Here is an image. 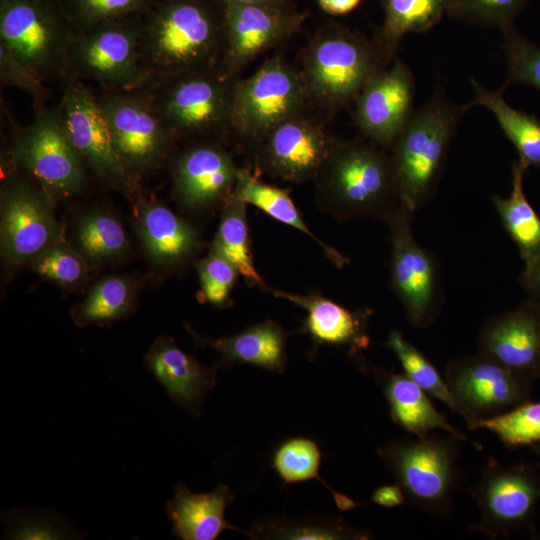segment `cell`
Instances as JSON below:
<instances>
[{"mask_svg":"<svg viewBox=\"0 0 540 540\" xmlns=\"http://www.w3.org/2000/svg\"><path fill=\"white\" fill-rule=\"evenodd\" d=\"M58 108L66 133L87 168L108 187L127 196L138 180L120 159L96 96L82 82H65Z\"/></svg>","mask_w":540,"mask_h":540,"instance_id":"cell-15","label":"cell"},{"mask_svg":"<svg viewBox=\"0 0 540 540\" xmlns=\"http://www.w3.org/2000/svg\"><path fill=\"white\" fill-rule=\"evenodd\" d=\"M414 214L401 203L386 222L391 243L390 286L408 322L413 327L425 328L435 321L441 308V279L436 257L413 235Z\"/></svg>","mask_w":540,"mask_h":540,"instance_id":"cell-12","label":"cell"},{"mask_svg":"<svg viewBox=\"0 0 540 540\" xmlns=\"http://www.w3.org/2000/svg\"><path fill=\"white\" fill-rule=\"evenodd\" d=\"M51 194L38 183L8 178L1 189L0 240L4 259L13 265L32 262L62 237Z\"/></svg>","mask_w":540,"mask_h":540,"instance_id":"cell-16","label":"cell"},{"mask_svg":"<svg viewBox=\"0 0 540 540\" xmlns=\"http://www.w3.org/2000/svg\"><path fill=\"white\" fill-rule=\"evenodd\" d=\"M386 347L390 349L400 362L404 374L427 394L443 402L454 413L456 403L448 384L434 364L414 345L405 339L401 331H390Z\"/></svg>","mask_w":540,"mask_h":540,"instance_id":"cell-37","label":"cell"},{"mask_svg":"<svg viewBox=\"0 0 540 540\" xmlns=\"http://www.w3.org/2000/svg\"><path fill=\"white\" fill-rule=\"evenodd\" d=\"M252 539L340 540L371 538L366 530L357 529L342 518L301 520L270 519L244 532Z\"/></svg>","mask_w":540,"mask_h":540,"instance_id":"cell-36","label":"cell"},{"mask_svg":"<svg viewBox=\"0 0 540 540\" xmlns=\"http://www.w3.org/2000/svg\"><path fill=\"white\" fill-rule=\"evenodd\" d=\"M528 0H449L448 10L455 15L483 25L503 28Z\"/></svg>","mask_w":540,"mask_h":540,"instance_id":"cell-43","label":"cell"},{"mask_svg":"<svg viewBox=\"0 0 540 540\" xmlns=\"http://www.w3.org/2000/svg\"><path fill=\"white\" fill-rule=\"evenodd\" d=\"M185 328L196 346L211 348L219 354L215 363L218 368L248 364L279 374L286 369L288 334L276 321L268 319L220 338L202 336L188 323H185Z\"/></svg>","mask_w":540,"mask_h":540,"instance_id":"cell-23","label":"cell"},{"mask_svg":"<svg viewBox=\"0 0 540 540\" xmlns=\"http://www.w3.org/2000/svg\"><path fill=\"white\" fill-rule=\"evenodd\" d=\"M147 370L169 397L183 410L199 416L202 405L216 384L219 369L207 366L182 350L172 337L155 339L144 356Z\"/></svg>","mask_w":540,"mask_h":540,"instance_id":"cell-22","label":"cell"},{"mask_svg":"<svg viewBox=\"0 0 540 540\" xmlns=\"http://www.w3.org/2000/svg\"><path fill=\"white\" fill-rule=\"evenodd\" d=\"M34 109L32 121L13 132V162L51 195L80 192L87 167L66 133L58 106Z\"/></svg>","mask_w":540,"mask_h":540,"instance_id":"cell-9","label":"cell"},{"mask_svg":"<svg viewBox=\"0 0 540 540\" xmlns=\"http://www.w3.org/2000/svg\"><path fill=\"white\" fill-rule=\"evenodd\" d=\"M519 281L528 297L540 304V252L533 260L524 264Z\"/></svg>","mask_w":540,"mask_h":540,"instance_id":"cell-46","label":"cell"},{"mask_svg":"<svg viewBox=\"0 0 540 540\" xmlns=\"http://www.w3.org/2000/svg\"><path fill=\"white\" fill-rule=\"evenodd\" d=\"M227 200L251 204L276 221L306 234L320 245L326 257L336 267L342 268L349 263L347 257L310 230L287 190L261 181L248 168H239L235 185Z\"/></svg>","mask_w":540,"mask_h":540,"instance_id":"cell-28","label":"cell"},{"mask_svg":"<svg viewBox=\"0 0 540 540\" xmlns=\"http://www.w3.org/2000/svg\"><path fill=\"white\" fill-rule=\"evenodd\" d=\"M415 82L399 58L379 70L354 101V121L369 141L390 149L412 117Z\"/></svg>","mask_w":540,"mask_h":540,"instance_id":"cell-17","label":"cell"},{"mask_svg":"<svg viewBox=\"0 0 540 540\" xmlns=\"http://www.w3.org/2000/svg\"><path fill=\"white\" fill-rule=\"evenodd\" d=\"M533 449L540 456V441L533 444Z\"/></svg>","mask_w":540,"mask_h":540,"instance_id":"cell-50","label":"cell"},{"mask_svg":"<svg viewBox=\"0 0 540 540\" xmlns=\"http://www.w3.org/2000/svg\"><path fill=\"white\" fill-rule=\"evenodd\" d=\"M223 4L226 3H237V4H246V5H262V6H271L278 8H289L290 0H221Z\"/></svg>","mask_w":540,"mask_h":540,"instance_id":"cell-49","label":"cell"},{"mask_svg":"<svg viewBox=\"0 0 540 540\" xmlns=\"http://www.w3.org/2000/svg\"><path fill=\"white\" fill-rule=\"evenodd\" d=\"M74 247L88 264H102L122 257L128 248L126 231L111 214L95 210L83 215L74 229Z\"/></svg>","mask_w":540,"mask_h":540,"instance_id":"cell-34","label":"cell"},{"mask_svg":"<svg viewBox=\"0 0 540 540\" xmlns=\"http://www.w3.org/2000/svg\"><path fill=\"white\" fill-rule=\"evenodd\" d=\"M136 228L150 260L166 270L189 261L202 244L194 226L158 202L139 203Z\"/></svg>","mask_w":540,"mask_h":540,"instance_id":"cell-25","label":"cell"},{"mask_svg":"<svg viewBox=\"0 0 540 540\" xmlns=\"http://www.w3.org/2000/svg\"><path fill=\"white\" fill-rule=\"evenodd\" d=\"M461 439L431 432L423 437L387 442L378 456L408 502L429 514L447 518L463 482L459 467Z\"/></svg>","mask_w":540,"mask_h":540,"instance_id":"cell-4","label":"cell"},{"mask_svg":"<svg viewBox=\"0 0 540 540\" xmlns=\"http://www.w3.org/2000/svg\"><path fill=\"white\" fill-rule=\"evenodd\" d=\"M383 69L373 42L339 27L320 31L308 43L299 70L310 103L341 109Z\"/></svg>","mask_w":540,"mask_h":540,"instance_id":"cell-6","label":"cell"},{"mask_svg":"<svg viewBox=\"0 0 540 540\" xmlns=\"http://www.w3.org/2000/svg\"><path fill=\"white\" fill-rule=\"evenodd\" d=\"M370 500L385 508H394L405 503L406 497L398 484L383 485L374 490Z\"/></svg>","mask_w":540,"mask_h":540,"instance_id":"cell-47","label":"cell"},{"mask_svg":"<svg viewBox=\"0 0 540 540\" xmlns=\"http://www.w3.org/2000/svg\"><path fill=\"white\" fill-rule=\"evenodd\" d=\"M469 109L468 103L449 100L438 85L391 146L401 203L413 212L432 198L458 123Z\"/></svg>","mask_w":540,"mask_h":540,"instance_id":"cell-3","label":"cell"},{"mask_svg":"<svg viewBox=\"0 0 540 540\" xmlns=\"http://www.w3.org/2000/svg\"><path fill=\"white\" fill-rule=\"evenodd\" d=\"M528 168L520 160L513 162L509 196H491L501 224L516 244L524 264L529 263L540 252V216L526 197L523 187Z\"/></svg>","mask_w":540,"mask_h":540,"instance_id":"cell-31","label":"cell"},{"mask_svg":"<svg viewBox=\"0 0 540 540\" xmlns=\"http://www.w3.org/2000/svg\"><path fill=\"white\" fill-rule=\"evenodd\" d=\"M477 344L479 355L532 381L540 378V304L527 297L488 318Z\"/></svg>","mask_w":540,"mask_h":540,"instance_id":"cell-21","label":"cell"},{"mask_svg":"<svg viewBox=\"0 0 540 540\" xmlns=\"http://www.w3.org/2000/svg\"><path fill=\"white\" fill-rule=\"evenodd\" d=\"M236 82L216 70L152 81L139 90L175 140H215L230 129Z\"/></svg>","mask_w":540,"mask_h":540,"instance_id":"cell-5","label":"cell"},{"mask_svg":"<svg viewBox=\"0 0 540 540\" xmlns=\"http://www.w3.org/2000/svg\"><path fill=\"white\" fill-rule=\"evenodd\" d=\"M0 82L3 86L16 87L27 93L33 99L34 108L45 105L46 83L1 44Z\"/></svg>","mask_w":540,"mask_h":540,"instance_id":"cell-45","label":"cell"},{"mask_svg":"<svg viewBox=\"0 0 540 540\" xmlns=\"http://www.w3.org/2000/svg\"><path fill=\"white\" fill-rule=\"evenodd\" d=\"M98 100L114 147L130 174L139 180L160 167L175 138L148 97L134 89L102 91Z\"/></svg>","mask_w":540,"mask_h":540,"instance_id":"cell-11","label":"cell"},{"mask_svg":"<svg viewBox=\"0 0 540 540\" xmlns=\"http://www.w3.org/2000/svg\"><path fill=\"white\" fill-rule=\"evenodd\" d=\"M6 538L67 539L77 538L69 523L53 511L16 509L1 514Z\"/></svg>","mask_w":540,"mask_h":540,"instance_id":"cell-41","label":"cell"},{"mask_svg":"<svg viewBox=\"0 0 540 540\" xmlns=\"http://www.w3.org/2000/svg\"><path fill=\"white\" fill-rule=\"evenodd\" d=\"M220 71L237 77L248 64L297 31L304 16L289 8L226 3Z\"/></svg>","mask_w":540,"mask_h":540,"instance_id":"cell-19","label":"cell"},{"mask_svg":"<svg viewBox=\"0 0 540 540\" xmlns=\"http://www.w3.org/2000/svg\"><path fill=\"white\" fill-rule=\"evenodd\" d=\"M502 29L506 65L504 86L523 84L540 91V46L525 38L512 24Z\"/></svg>","mask_w":540,"mask_h":540,"instance_id":"cell-38","label":"cell"},{"mask_svg":"<svg viewBox=\"0 0 540 540\" xmlns=\"http://www.w3.org/2000/svg\"><path fill=\"white\" fill-rule=\"evenodd\" d=\"M144 0H71L75 31H84L105 21L123 18Z\"/></svg>","mask_w":540,"mask_h":540,"instance_id":"cell-44","label":"cell"},{"mask_svg":"<svg viewBox=\"0 0 540 540\" xmlns=\"http://www.w3.org/2000/svg\"><path fill=\"white\" fill-rule=\"evenodd\" d=\"M142 23L117 18L75 31L64 82H94L101 91L140 89L146 81L141 55Z\"/></svg>","mask_w":540,"mask_h":540,"instance_id":"cell-7","label":"cell"},{"mask_svg":"<svg viewBox=\"0 0 540 540\" xmlns=\"http://www.w3.org/2000/svg\"><path fill=\"white\" fill-rule=\"evenodd\" d=\"M477 429L490 431L508 447L533 445L540 441V402L529 400L506 413L482 420Z\"/></svg>","mask_w":540,"mask_h":540,"instance_id":"cell-39","label":"cell"},{"mask_svg":"<svg viewBox=\"0 0 540 540\" xmlns=\"http://www.w3.org/2000/svg\"><path fill=\"white\" fill-rule=\"evenodd\" d=\"M321 451L317 443L305 437H293L281 443L273 453L272 467L285 484L318 479L333 495L340 510L355 508L358 503L332 489L320 476Z\"/></svg>","mask_w":540,"mask_h":540,"instance_id":"cell-35","label":"cell"},{"mask_svg":"<svg viewBox=\"0 0 540 540\" xmlns=\"http://www.w3.org/2000/svg\"><path fill=\"white\" fill-rule=\"evenodd\" d=\"M233 502L234 495L224 484L207 493H192L184 484H178L166 505L172 534L182 540H214L225 530L244 534L245 530L226 521L225 511Z\"/></svg>","mask_w":540,"mask_h":540,"instance_id":"cell-26","label":"cell"},{"mask_svg":"<svg viewBox=\"0 0 540 540\" xmlns=\"http://www.w3.org/2000/svg\"><path fill=\"white\" fill-rule=\"evenodd\" d=\"M373 374L389 405L390 417L397 426L416 437L443 430L467 441V437L436 409L429 394L405 374L382 368L373 369Z\"/></svg>","mask_w":540,"mask_h":540,"instance_id":"cell-27","label":"cell"},{"mask_svg":"<svg viewBox=\"0 0 540 540\" xmlns=\"http://www.w3.org/2000/svg\"><path fill=\"white\" fill-rule=\"evenodd\" d=\"M469 493L481 513L473 531L496 539L520 529L534 530L540 500V478L534 465L502 466L490 459Z\"/></svg>","mask_w":540,"mask_h":540,"instance_id":"cell-13","label":"cell"},{"mask_svg":"<svg viewBox=\"0 0 540 540\" xmlns=\"http://www.w3.org/2000/svg\"><path fill=\"white\" fill-rule=\"evenodd\" d=\"M309 104L300 71L274 56L250 77L237 79L230 129L258 146L271 129Z\"/></svg>","mask_w":540,"mask_h":540,"instance_id":"cell-8","label":"cell"},{"mask_svg":"<svg viewBox=\"0 0 540 540\" xmlns=\"http://www.w3.org/2000/svg\"><path fill=\"white\" fill-rule=\"evenodd\" d=\"M470 82L474 97L469 107L482 106L492 112L505 136L513 143L519 159L528 167L540 169V121L535 115L511 107L504 99L506 89L491 90L483 87L475 78Z\"/></svg>","mask_w":540,"mask_h":540,"instance_id":"cell-30","label":"cell"},{"mask_svg":"<svg viewBox=\"0 0 540 540\" xmlns=\"http://www.w3.org/2000/svg\"><path fill=\"white\" fill-rule=\"evenodd\" d=\"M267 292L306 311L304 330L316 346L343 347L351 355L368 347L370 311H352L319 294L300 295L271 287Z\"/></svg>","mask_w":540,"mask_h":540,"instance_id":"cell-24","label":"cell"},{"mask_svg":"<svg viewBox=\"0 0 540 540\" xmlns=\"http://www.w3.org/2000/svg\"><path fill=\"white\" fill-rule=\"evenodd\" d=\"M75 34L41 0H4L0 44L45 83L63 80Z\"/></svg>","mask_w":540,"mask_h":540,"instance_id":"cell-10","label":"cell"},{"mask_svg":"<svg viewBox=\"0 0 540 540\" xmlns=\"http://www.w3.org/2000/svg\"><path fill=\"white\" fill-rule=\"evenodd\" d=\"M247 204L227 200L210 251L230 262L249 286L267 292L269 286L257 271L250 247Z\"/></svg>","mask_w":540,"mask_h":540,"instance_id":"cell-33","label":"cell"},{"mask_svg":"<svg viewBox=\"0 0 540 540\" xmlns=\"http://www.w3.org/2000/svg\"><path fill=\"white\" fill-rule=\"evenodd\" d=\"M335 139L303 113L276 125L257 146L260 171L287 182L315 180Z\"/></svg>","mask_w":540,"mask_h":540,"instance_id":"cell-18","label":"cell"},{"mask_svg":"<svg viewBox=\"0 0 540 540\" xmlns=\"http://www.w3.org/2000/svg\"><path fill=\"white\" fill-rule=\"evenodd\" d=\"M224 44V12L218 15L201 0L162 3L142 23L144 85L183 74L220 70Z\"/></svg>","mask_w":540,"mask_h":540,"instance_id":"cell-1","label":"cell"},{"mask_svg":"<svg viewBox=\"0 0 540 540\" xmlns=\"http://www.w3.org/2000/svg\"><path fill=\"white\" fill-rule=\"evenodd\" d=\"M316 181V203L340 222H387L401 199L390 154L369 140H335Z\"/></svg>","mask_w":540,"mask_h":540,"instance_id":"cell-2","label":"cell"},{"mask_svg":"<svg viewBox=\"0 0 540 540\" xmlns=\"http://www.w3.org/2000/svg\"><path fill=\"white\" fill-rule=\"evenodd\" d=\"M137 282L125 275H109L98 281L86 297L70 310L78 327L110 326L129 316L135 305Z\"/></svg>","mask_w":540,"mask_h":540,"instance_id":"cell-32","label":"cell"},{"mask_svg":"<svg viewBox=\"0 0 540 540\" xmlns=\"http://www.w3.org/2000/svg\"><path fill=\"white\" fill-rule=\"evenodd\" d=\"M323 11L333 15H341L352 11L361 0H317Z\"/></svg>","mask_w":540,"mask_h":540,"instance_id":"cell-48","label":"cell"},{"mask_svg":"<svg viewBox=\"0 0 540 540\" xmlns=\"http://www.w3.org/2000/svg\"><path fill=\"white\" fill-rule=\"evenodd\" d=\"M445 380L469 430L530 400L533 381L483 357L451 359Z\"/></svg>","mask_w":540,"mask_h":540,"instance_id":"cell-14","label":"cell"},{"mask_svg":"<svg viewBox=\"0 0 540 540\" xmlns=\"http://www.w3.org/2000/svg\"><path fill=\"white\" fill-rule=\"evenodd\" d=\"M448 5L449 0H386L382 27L372 41L382 67L394 60L405 34L432 28Z\"/></svg>","mask_w":540,"mask_h":540,"instance_id":"cell-29","label":"cell"},{"mask_svg":"<svg viewBox=\"0 0 540 540\" xmlns=\"http://www.w3.org/2000/svg\"><path fill=\"white\" fill-rule=\"evenodd\" d=\"M31 263L33 270L43 279L66 288L77 287L87 279L88 262L75 247L62 239Z\"/></svg>","mask_w":540,"mask_h":540,"instance_id":"cell-40","label":"cell"},{"mask_svg":"<svg viewBox=\"0 0 540 540\" xmlns=\"http://www.w3.org/2000/svg\"><path fill=\"white\" fill-rule=\"evenodd\" d=\"M200 283L198 299L217 308H228L233 304L232 289L240 274L226 259L210 251L196 263Z\"/></svg>","mask_w":540,"mask_h":540,"instance_id":"cell-42","label":"cell"},{"mask_svg":"<svg viewBox=\"0 0 540 540\" xmlns=\"http://www.w3.org/2000/svg\"><path fill=\"white\" fill-rule=\"evenodd\" d=\"M239 168L216 140L193 141L176 158L172 188L187 210L204 211L223 206L236 182Z\"/></svg>","mask_w":540,"mask_h":540,"instance_id":"cell-20","label":"cell"}]
</instances>
